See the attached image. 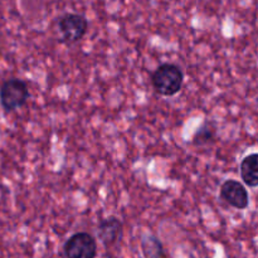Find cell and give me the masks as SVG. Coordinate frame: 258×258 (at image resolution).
Segmentation results:
<instances>
[{
    "mask_svg": "<svg viewBox=\"0 0 258 258\" xmlns=\"http://www.w3.org/2000/svg\"><path fill=\"white\" fill-rule=\"evenodd\" d=\"M154 90L161 96H170L176 95L181 90V86L184 82V75L180 68L176 64L171 63H164L159 66L153 73L151 77Z\"/></svg>",
    "mask_w": 258,
    "mask_h": 258,
    "instance_id": "cell-1",
    "label": "cell"
},
{
    "mask_svg": "<svg viewBox=\"0 0 258 258\" xmlns=\"http://www.w3.org/2000/svg\"><path fill=\"white\" fill-rule=\"evenodd\" d=\"M29 91L23 81L12 78L0 86V103L5 112H12L22 107L28 100Z\"/></svg>",
    "mask_w": 258,
    "mask_h": 258,
    "instance_id": "cell-2",
    "label": "cell"
},
{
    "mask_svg": "<svg viewBox=\"0 0 258 258\" xmlns=\"http://www.w3.org/2000/svg\"><path fill=\"white\" fill-rule=\"evenodd\" d=\"M96 253V239L86 232L73 234L64 244L66 258H95Z\"/></svg>",
    "mask_w": 258,
    "mask_h": 258,
    "instance_id": "cell-3",
    "label": "cell"
},
{
    "mask_svg": "<svg viewBox=\"0 0 258 258\" xmlns=\"http://www.w3.org/2000/svg\"><path fill=\"white\" fill-rule=\"evenodd\" d=\"M60 33L63 38L67 42L75 43L82 39L83 35L86 34L88 28V22L83 15L75 14V13H68L63 15L58 22Z\"/></svg>",
    "mask_w": 258,
    "mask_h": 258,
    "instance_id": "cell-4",
    "label": "cell"
},
{
    "mask_svg": "<svg viewBox=\"0 0 258 258\" xmlns=\"http://www.w3.org/2000/svg\"><path fill=\"white\" fill-rule=\"evenodd\" d=\"M221 197L226 203L236 209H246L249 198L246 188L237 180H227L221 186Z\"/></svg>",
    "mask_w": 258,
    "mask_h": 258,
    "instance_id": "cell-5",
    "label": "cell"
},
{
    "mask_svg": "<svg viewBox=\"0 0 258 258\" xmlns=\"http://www.w3.org/2000/svg\"><path fill=\"white\" fill-rule=\"evenodd\" d=\"M122 232L123 227L120 219L116 217H108L98 224L97 236L103 246L111 247L120 241L122 237Z\"/></svg>",
    "mask_w": 258,
    "mask_h": 258,
    "instance_id": "cell-6",
    "label": "cell"
},
{
    "mask_svg": "<svg viewBox=\"0 0 258 258\" xmlns=\"http://www.w3.org/2000/svg\"><path fill=\"white\" fill-rule=\"evenodd\" d=\"M241 178L251 188L258 185V155L256 153L246 156L241 163Z\"/></svg>",
    "mask_w": 258,
    "mask_h": 258,
    "instance_id": "cell-7",
    "label": "cell"
},
{
    "mask_svg": "<svg viewBox=\"0 0 258 258\" xmlns=\"http://www.w3.org/2000/svg\"><path fill=\"white\" fill-rule=\"evenodd\" d=\"M141 248L146 258H161L163 256V244L154 236L144 237L141 241Z\"/></svg>",
    "mask_w": 258,
    "mask_h": 258,
    "instance_id": "cell-8",
    "label": "cell"
},
{
    "mask_svg": "<svg viewBox=\"0 0 258 258\" xmlns=\"http://www.w3.org/2000/svg\"><path fill=\"white\" fill-rule=\"evenodd\" d=\"M214 138V127H212L208 122L204 123L193 136L194 145H206Z\"/></svg>",
    "mask_w": 258,
    "mask_h": 258,
    "instance_id": "cell-9",
    "label": "cell"
}]
</instances>
